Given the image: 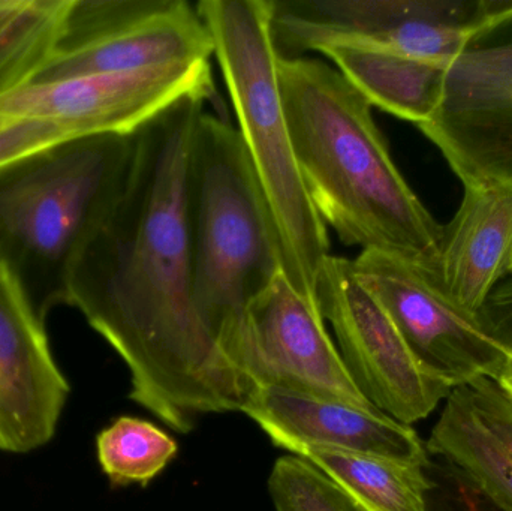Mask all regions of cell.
I'll list each match as a JSON object with an SVG mask.
<instances>
[{
    "label": "cell",
    "instance_id": "9",
    "mask_svg": "<svg viewBox=\"0 0 512 511\" xmlns=\"http://www.w3.org/2000/svg\"><path fill=\"white\" fill-rule=\"evenodd\" d=\"M318 300L340 357L370 404L412 426L447 401L453 389L418 362L384 308L355 278L351 260L328 257Z\"/></svg>",
    "mask_w": 512,
    "mask_h": 511
},
{
    "label": "cell",
    "instance_id": "2",
    "mask_svg": "<svg viewBox=\"0 0 512 511\" xmlns=\"http://www.w3.org/2000/svg\"><path fill=\"white\" fill-rule=\"evenodd\" d=\"M279 84L307 194L345 246L396 255L439 281L444 225L391 158L373 107L313 57H279Z\"/></svg>",
    "mask_w": 512,
    "mask_h": 511
},
{
    "label": "cell",
    "instance_id": "23",
    "mask_svg": "<svg viewBox=\"0 0 512 511\" xmlns=\"http://www.w3.org/2000/svg\"><path fill=\"white\" fill-rule=\"evenodd\" d=\"M69 138L77 137L53 123L0 116V167Z\"/></svg>",
    "mask_w": 512,
    "mask_h": 511
},
{
    "label": "cell",
    "instance_id": "12",
    "mask_svg": "<svg viewBox=\"0 0 512 511\" xmlns=\"http://www.w3.org/2000/svg\"><path fill=\"white\" fill-rule=\"evenodd\" d=\"M69 392L45 321L0 264V452L23 455L50 443Z\"/></svg>",
    "mask_w": 512,
    "mask_h": 511
},
{
    "label": "cell",
    "instance_id": "17",
    "mask_svg": "<svg viewBox=\"0 0 512 511\" xmlns=\"http://www.w3.org/2000/svg\"><path fill=\"white\" fill-rule=\"evenodd\" d=\"M426 449L430 458L459 468L493 503L512 511V453L484 425L462 387L451 390Z\"/></svg>",
    "mask_w": 512,
    "mask_h": 511
},
{
    "label": "cell",
    "instance_id": "19",
    "mask_svg": "<svg viewBox=\"0 0 512 511\" xmlns=\"http://www.w3.org/2000/svg\"><path fill=\"white\" fill-rule=\"evenodd\" d=\"M71 0H0V99L35 83L56 57Z\"/></svg>",
    "mask_w": 512,
    "mask_h": 511
},
{
    "label": "cell",
    "instance_id": "7",
    "mask_svg": "<svg viewBox=\"0 0 512 511\" xmlns=\"http://www.w3.org/2000/svg\"><path fill=\"white\" fill-rule=\"evenodd\" d=\"M418 128L463 186L512 183V0H492L448 69L438 110Z\"/></svg>",
    "mask_w": 512,
    "mask_h": 511
},
{
    "label": "cell",
    "instance_id": "14",
    "mask_svg": "<svg viewBox=\"0 0 512 511\" xmlns=\"http://www.w3.org/2000/svg\"><path fill=\"white\" fill-rule=\"evenodd\" d=\"M511 269L512 183L463 186L459 209L444 225L439 287L460 308L478 314Z\"/></svg>",
    "mask_w": 512,
    "mask_h": 511
},
{
    "label": "cell",
    "instance_id": "21",
    "mask_svg": "<svg viewBox=\"0 0 512 511\" xmlns=\"http://www.w3.org/2000/svg\"><path fill=\"white\" fill-rule=\"evenodd\" d=\"M268 494L276 511H363L318 468L294 455L277 459Z\"/></svg>",
    "mask_w": 512,
    "mask_h": 511
},
{
    "label": "cell",
    "instance_id": "10",
    "mask_svg": "<svg viewBox=\"0 0 512 511\" xmlns=\"http://www.w3.org/2000/svg\"><path fill=\"white\" fill-rule=\"evenodd\" d=\"M234 365L254 389H279L373 408L352 380L321 309L298 296L283 275L246 309Z\"/></svg>",
    "mask_w": 512,
    "mask_h": 511
},
{
    "label": "cell",
    "instance_id": "11",
    "mask_svg": "<svg viewBox=\"0 0 512 511\" xmlns=\"http://www.w3.org/2000/svg\"><path fill=\"white\" fill-rule=\"evenodd\" d=\"M195 93L216 98L210 60L30 84L0 99V116L53 123L77 138L132 135Z\"/></svg>",
    "mask_w": 512,
    "mask_h": 511
},
{
    "label": "cell",
    "instance_id": "1",
    "mask_svg": "<svg viewBox=\"0 0 512 511\" xmlns=\"http://www.w3.org/2000/svg\"><path fill=\"white\" fill-rule=\"evenodd\" d=\"M195 93L134 134L125 185L84 246L69 306L122 357L129 398L179 434L206 414L242 411L252 392L194 303L188 173L207 102Z\"/></svg>",
    "mask_w": 512,
    "mask_h": 511
},
{
    "label": "cell",
    "instance_id": "3",
    "mask_svg": "<svg viewBox=\"0 0 512 511\" xmlns=\"http://www.w3.org/2000/svg\"><path fill=\"white\" fill-rule=\"evenodd\" d=\"M134 134L69 138L0 167V264L47 320L125 185Z\"/></svg>",
    "mask_w": 512,
    "mask_h": 511
},
{
    "label": "cell",
    "instance_id": "13",
    "mask_svg": "<svg viewBox=\"0 0 512 511\" xmlns=\"http://www.w3.org/2000/svg\"><path fill=\"white\" fill-rule=\"evenodd\" d=\"M240 413L254 420L274 446L292 455L322 449L418 465L430 461L417 431L376 407H355L279 389H254Z\"/></svg>",
    "mask_w": 512,
    "mask_h": 511
},
{
    "label": "cell",
    "instance_id": "18",
    "mask_svg": "<svg viewBox=\"0 0 512 511\" xmlns=\"http://www.w3.org/2000/svg\"><path fill=\"white\" fill-rule=\"evenodd\" d=\"M294 456L318 468L360 510L429 511L426 465L322 449H307Z\"/></svg>",
    "mask_w": 512,
    "mask_h": 511
},
{
    "label": "cell",
    "instance_id": "26",
    "mask_svg": "<svg viewBox=\"0 0 512 511\" xmlns=\"http://www.w3.org/2000/svg\"><path fill=\"white\" fill-rule=\"evenodd\" d=\"M511 356L510 362H508L507 369H505L504 374L496 380V383L508 393V395L512 398V348H511Z\"/></svg>",
    "mask_w": 512,
    "mask_h": 511
},
{
    "label": "cell",
    "instance_id": "24",
    "mask_svg": "<svg viewBox=\"0 0 512 511\" xmlns=\"http://www.w3.org/2000/svg\"><path fill=\"white\" fill-rule=\"evenodd\" d=\"M469 404L484 425L508 447L512 453V398L490 378H480L462 386Z\"/></svg>",
    "mask_w": 512,
    "mask_h": 511
},
{
    "label": "cell",
    "instance_id": "4",
    "mask_svg": "<svg viewBox=\"0 0 512 511\" xmlns=\"http://www.w3.org/2000/svg\"><path fill=\"white\" fill-rule=\"evenodd\" d=\"M215 56L230 93L246 155L276 237L283 278L315 308L330 257L327 225L313 206L292 147L279 84V51L268 0H203Z\"/></svg>",
    "mask_w": 512,
    "mask_h": 511
},
{
    "label": "cell",
    "instance_id": "5",
    "mask_svg": "<svg viewBox=\"0 0 512 511\" xmlns=\"http://www.w3.org/2000/svg\"><path fill=\"white\" fill-rule=\"evenodd\" d=\"M188 219L195 309L236 369L234 347L246 309L282 269L239 129L206 111L189 159Z\"/></svg>",
    "mask_w": 512,
    "mask_h": 511
},
{
    "label": "cell",
    "instance_id": "6",
    "mask_svg": "<svg viewBox=\"0 0 512 511\" xmlns=\"http://www.w3.org/2000/svg\"><path fill=\"white\" fill-rule=\"evenodd\" d=\"M283 57L334 42H363L450 69L489 15L492 0H268Z\"/></svg>",
    "mask_w": 512,
    "mask_h": 511
},
{
    "label": "cell",
    "instance_id": "15",
    "mask_svg": "<svg viewBox=\"0 0 512 511\" xmlns=\"http://www.w3.org/2000/svg\"><path fill=\"white\" fill-rule=\"evenodd\" d=\"M212 56L215 44L197 5L186 0H158L149 14L125 29L89 47L54 57L33 84L203 62Z\"/></svg>",
    "mask_w": 512,
    "mask_h": 511
},
{
    "label": "cell",
    "instance_id": "20",
    "mask_svg": "<svg viewBox=\"0 0 512 511\" xmlns=\"http://www.w3.org/2000/svg\"><path fill=\"white\" fill-rule=\"evenodd\" d=\"M176 440L147 420L123 416L99 432L96 455L114 486L146 488L176 458Z\"/></svg>",
    "mask_w": 512,
    "mask_h": 511
},
{
    "label": "cell",
    "instance_id": "25",
    "mask_svg": "<svg viewBox=\"0 0 512 511\" xmlns=\"http://www.w3.org/2000/svg\"><path fill=\"white\" fill-rule=\"evenodd\" d=\"M487 332L508 350L512 348V275L496 287L478 312Z\"/></svg>",
    "mask_w": 512,
    "mask_h": 511
},
{
    "label": "cell",
    "instance_id": "8",
    "mask_svg": "<svg viewBox=\"0 0 512 511\" xmlns=\"http://www.w3.org/2000/svg\"><path fill=\"white\" fill-rule=\"evenodd\" d=\"M351 264L433 377L456 389L504 374L511 351L487 332L478 314L448 299L438 279L387 252L361 251Z\"/></svg>",
    "mask_w": 512,
    "mask_h": 511
},
{
    "label": "cell",
    "instance_id": "22",
    "mask_svg": "<svg viewBox=\"0 0 512 511\" xmlns=\"http://www.w3.org/2000/svg\"><path fill=\"white\" fill-rule=\"evenodd\" d=\"M426 471L430 480L429 511H507L448 462L430 458Z\"/></svg>",
    "mask_w": 512,
    "mask_h": 511
},
{
    "label": "cell",
    "instance_id": "27",
    "mask_svg": "<svg viewBox=\"0 0 512 511\" xmlns=\"http://www.w3.org/2000/svg\"><path fill=\"white\" fill-rule=\"evenodd\" d=\"M511 275H512V269H511Z\"/></svg>",
    "mask_w": 512,
    "mask_h": 511
},
{
    "label": "cell",
    "instance_id": "16",
    "mask_svg": "<svg viewBox=\"0 0 512 511\" xmlns=\"http://www.w3.org/2000/svg\"><path fill=\"white\" fill-rule=\"evenodd\" d=\"M319 53L372 107L417 126L429 122L438 110L448 66L363 42H334Z\"/></svg>",
    "mask_w": 512,
    "mask_h": 511
}]
</instances>
